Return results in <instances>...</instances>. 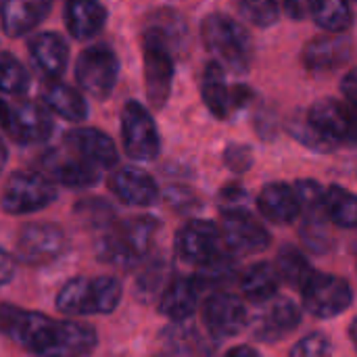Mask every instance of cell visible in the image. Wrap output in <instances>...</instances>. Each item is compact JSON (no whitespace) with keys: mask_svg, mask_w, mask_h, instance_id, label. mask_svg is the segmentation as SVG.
I'll use <instances>...</instances> for the list:
<instances>
[{"mask_svg":"<svg viewBox=\"0 0 357 357\" xmlns=\"http://www.w3.org/2000/svg\"><path fill=\"white\" fill-rule=\"evenodd\" d=\"M161 222L155 215H132L128 220L115 222L98 241L96 255L102 264L134 270L144 264L153 247V238Z\"/></svg>","mask_w":357,"mask_h":357,"instance_id":"obj_2","label":"cell"},{"mask_svg":"<svg viewBox=\"0 0 357 357\" xmlns=\"http://www.w3.org/2000/svg\"><path fill=\"white\" fill-rule=\"evenodd\" d=\"M255 100V90H251L245 84H238L232 92H230V107H249Z\"/></svg>","mask_w":357,"mask_h":357,"instance_id":"obj_47","label":"cell"},{"mask_svg":"<svg viewBox=\"0 0 357 357\" xmlns=\"http://www.w3.org/2000/svg\"><path fill=\"white\" fill-rule=\"evenodd\" d=\"M29 59L46 82H59L69 65V44L54 31L36 33L29 44Z\"/></svg>","mask_w":357,"mask_h":357,"instance_id":"obj_20","label":"cell"},{"mask_svg":"<svg viewBox=\"0 0 357 357\" xmlns=\"http://www.w3.org/2000/svg\"><path fill=\"white\" fill-rule=\"evenodd\" d=\"M255 130H257L259 136L266 138V140L274 138V136H276V121H274V117H272L270 113L261 111L259 115H255Z\"/></svg>","mask_w":357,"mask_h":357,"instance_id":"obj_48","label":"cell"},{"mask_svg":"<svg viewBox=\"0 0 357 357\" xmlns=\"http://www.w3.org/2000/svg\"><path fill=\"white\" fill-rule=\"evenodd\" d=\"M107 186L121 203L130 207H151L159 199L155 178L149 172L132 165L113 169V174L107 180Z\"/></svg>","mask_w":357,"mask_h":357,"instance_id":"obj_18","label":"cell"},{"mask_svg":"<svg viewBox=\"0 0 357 357\" xmlns=\"http://www.w3.org/2000/svg\"><path fill=\"white\" fill-rule=\"evenodd\" d=\"M268 307L257 316L251 326V337L259 343H278L293 335L301 326V310L291 299H276L266 303Z\"/></svg>","mask_w":357,"mask_h":357,"instance_id":"obj_17","label":"cell"},{"mask_svg":"<svg viewBox=\"0 0 357 357\" xmlns=\"http://www.w3.org/2000/svg\"><path fill=\"white\" fill-rule=\"evenodd\" d=\"M6 161H8V151H6V144H4V140L0 138V172L6 167Z\"/></svg>","mask_w":357,"mask_h":357,"instance_id":"obj_52","label":"cell"},{"mask_svg":"<svg viewBox=\"0 0 357 357\" xmlns=\"http://www.w3.org/2000/svg\"><path fill=\"white\" fill-rule=\"evenodd\" d=\"M247 203H249V192L238 184H228L218 192V205H220L222 213L243 211V209H247Z\"/></svg>","mask_w":357,"mask_h":357,"instance_id":"obj_44","label":"cell"},{"mask_svg":"<svg viewBox=\"0 0 357 357\" xmlns=\"http://www.w3.org/2000/svg\"><path fill=\"white\" fill-rule=\"evenodd\" d=\"M142 59H144V82L146 98L153 109H163L172 94L176 75L174 54L153 33H142Z\"/></svg>","mask_w":357,"mask_h":357,"instance_id":"obj_11","label":"cell"},{"mask_svg":"<svg viewBox=\"0 0 357 357\" xmlns=\"http://www.w3.org/2000/svg\"><path fill=\"white\" fill-rule=\"evenodd\" d=\"M282 10L291 17V19H305L310 15V8H307V2H299V0H289L282 4Z\"/></svg>","mask_w":357,"mask_h":357,"instance_id":"obj_50","label":"cell"},{"mask_svg":"<svg viewBox=\"0 0 357 357\" xmlns=\"http://www.w3.org/2000/svg\"><path fill=\"white\" fill-rule=\"evenodd\" d=\"M226 167L234 174H245L253 165V151L247 144H228L222 155Z\"/></svg>","mask_w":357,"mask_h":357,"instance_id":"obj_43","label":"cell"},{"mask_svg":"<svg viewBox=\"0 0 357 357\" xmlns=\"http://www.w3.org/2000/svg\"><path fill=\"white\" fill-rule=\"evenodd\" d=\"M238 282H241L243 297L255 305L270 303L280 289V278L270 261H259V264L249 266L241 274Z\"/></svg>","mask_w":357,"mask_h":357,"instance_id":"obj_27","label":"cell"},{"mask_svg":"<svg viewBox=\"0 0 357 357\" xmlns=\"http://www.w3.org/2000/svg\"><path fill=\"white\" fill-rule=\"evenodd\" d=\"M176 253L184 264L197 266V270L207 266L226 253L220 226L209 220L186 222L176 236Z\"/></svg>","mask_w":357,"mask_h":357,"instance_id":"obj_12","label":"cell"},{"mask_svg":"<svg viewBox=\"0 0 357 357\" xmlns=\"http://www.w3.org/2000/svg\"><path fill=\"white\" fill-rule=\"evenodd\" d=\"M324 213L326 220L339 228L354 230L357 226V199L356 195L343 186H328L324 190Z\"/></svg>","mask_w":357,"mask_h":357,"instance_id":"obj_32","label":"cell"},{"mask_svg":"<svg viewBox=\"0 0 357 357\" xmlns=\"http://www.w3.org/2000/svg\"><path fill=\"white\" fill-rule=\"evenodd\" d=\"M69 155L96 169H111L119 163V153L109 134L98 128H73L63 136Z\"/></svg>","mask_w":357,"mask_h":357,"instance_id":"obj_15","label":"cell"},{"mask_svg":"<svg viewBox=\"0 0 357 357\" xmlns=\"http://www.w3.org/2000/svg\"><path fill=\"white\" fill-rule=\"evenodd\" d=\"M42 107L46 111L50 109L65 121H75V123L84 121L90 113V107H88L86 98L82 96V92L63 82H46L44 84Z\"/></svg>","mask_w":357,"mask_h":357,"instance_id":"obj_26","label":"cell"},{"mask_svg":"<svg viewBox=\"0 0 357 357\" xmlns=\"http://www.w3.org/2000/svg\"><path fill=\"white\" fill-rule=\"evenodd\" d=\"M169 259L165 255H155L144 259L136 276V297L144 303L157 301L163 289L169 284Z\"/></svg>","mask_w":357,"mask_h":357,"instance_id":"obj_31","label":"cell"},{"mask_svg":"<svg viewBox=\"0 0 357 357\" xmlns=\"http://www.w3.org/2000/svg\"><path fill=\"white\" fill-rule=\"evenodd\" d=\"M0 335L31 357H90L96 328L79 320H54L13 303H0Z\"/></svg>","mask_w":357,"mask_h":357,"instance_id":"obj_1","label":"cell"},{"mask_svg":"<svg viewBox=\"0 0 357 357\" xmlns=\"http://www.w3.org/2000/svg\"><path fill=\"white\" fill-rule=\"evenodd\" d=\"M56 201V186L40 172H13L0 192V207L8 215H29Z\"/></svg>","mask_w":357,"mask_h":357,"instance_id":"obj_5","label":"cell"},{"mask_svg":"<svg viewBox=\"0 0 357 357\" xmlns=\"http://www.w3.org/2000/svg\"><path fill=\"white\" fill-rule=\"evenodd\" d=\"M349 339H351V343L356 341V320H354L351 326H349Z\"/></svg>","mask_w":357,"mask_h":357,"instance_id":"obj_53","label":"cell"},{"mask_svg":"<svg viewBox=\"0 0 357 357\" xmlns=\"http://www.w3.org/2000/svg\"><path fill=\"white\" fill-rule=\"evenodd\" d=\"M29 88V71L10 52H0V92L21 96Z\"/></svg>","mask_w":357,"mask_h":357,"instance_id":"obj_37","label":"cell"},{"mask_svg":"<svg viewBox=\"0 0 357 357\" xmlns=\"http://www.w3.org/2000/svg\"><path fill=\"white\" fill-rule=\"evenodd\" d=\"M299 291L303 299V310L318 320H333L354 305L351 284L335 274L312 270Z\"/></svg>","mask_w":357,"mask_h":357,"instance_id":"obj_6","label":"cell"},{"mask_svg":"<svg viewBox=\"0 0 357 357\" xmlns=\"http://www.w3.org/2000/svg\"><path fill=\"white\" fill-rule=\"evenodd\" d=\"M163 341L169 345V349L174 354H192V356L209 354V345L203 343V339L199 337V333L195 328H186V326L167 328V331H163Z\"/></svg>","mask_w":357,"mask_h":357,"instance_id":"obj_39","label":"cell"},{"mask_svg":"<svg viewBox=\"0 0 357 357\" xmlns=\"http://www.w3.org/2000/svg\"><path fill=\"white\" fill-rule=\"evenodd\" d=\"M222 243L228 253L253 255L261 253L272 245V236L266 226L253 218L247 209L222 213Z\"/></svg>","mask_w":357,"mask_h":357,"instance_id":"obj_13","label":"cell"},{"mask_svg":"<svg viewBox=\"0 0 357 357\" xmlns=\"http://www.w3.org/2000/svg\"><path fill=\"white\" fill-rule=\"evenodd\" d=\"M44 167L50 178L65 188H92L102 178V172L92 167L90 163H84L71 155H63L56 151H50L44 157Z\"/></svg>","mask_w":357,"mask_h":357,"instance_id":"obj_24","label":"cell"},{"mask_svg":"<svg viewBox=\"0 0 357 357\" xmlns=\"http://www.w3.org/2000/svg\"><path fill=\"white\" fill-rule=\"evenodd\" d=\"M293 188H295L301 213H305V218L326 215L324 213V188H322L320 182H316V180H299Z\"/></svg>","mask_w":357,"mask_h":357,"instance_id":"obj_41","label":"cell"},{"mask_svg":"<svg viewBox=\"0 0 357 357\" xmlns=\"http://www.w3.org/2000/svg\"><path fill=\"white\" fill-rule=\"evenodd\" d=\"M354 56V40L345 33H322L312 38L301 52L303 65L312 71H333Z\"/></svg>","mask_w":357,"mask_h":357,"instance_id":"obj_19","label":"cell"},{"mask_svg":"<svg viewBox=\"0 0 357 357\" xmlns=\"http://www.w3.org/2000/svg\"><path fill=\"white\" fill-rule=\"evenodd\" d=\"M287 132L299 142L303 144L305 149L314 151V153H322V155H328V153H335L339 149V144L335 140H331L328 136H324L310 119L305 113H293L289 119H287Z\"/></svg>","mask_w":357,"mask_h":357,"instance_id":"obj_34","label":"cell"},{"mask_svg":"<svg viewBox=\"0 0 357 357\" xmlns=\"http://www.w3.org/2000/svg\"><path fill=\"white\" fill-rule=\"evenodd\" d=\"M224 357H261L253 347L249 345H241V347H232L230 351H226Z\"/></svg>","mask_w":357,"mask_h":357,"instance_id":"obj_51","label":"cell"},{"mask_svg":"<svg viewBox=\"0 0 357 357\" xmlns=\"http://www.w3.org/2000/svg\"><path fill=\"white\" fill-rule=\"evenodd\" d=\"M259 213L272 224H293L301 215V207L295 188L287 182H270L257 195Z\"/></svg>","mask_w":357,"mask_h":357,"instance_id":"obj_23","label":"cell"},{"mask_svg":"<svg viewBox=\"0 0 357 357\" xmlns=\"http://www.w3.org/2000/svg\"><path fill=\"white\" fill-rule=\"evenodd\" d=\"M305 115L339 146L356 142V111L349 105L337 98H320L305 111Z\"/></svg>","mask_w":357,"mask_h":357,"instance_id":"obj_16","label":"cell"},{"mask_svg":"<svg viewBox=\"0 0 357 357\" xmlns=\"http://www.w3.org/2000/svg\"><path fill=\"white\" fill-rule=\"evenodd\" d=\"M341 92H343V96L347 98L349 107H351V109H356V105H357V75H356V69H349V71L345 73V77L341 79Z\"/></svg>","mask_w":357,"mask_h":357,"instance_id":"obj_46","label":"cell"},{"mask_svg":"<svg viewBox=\"0 0 357 357\" xmlns=\"http://www.w3.org/2000/svg\"><path fill=\"white\" fill-rule=\"evenodd\" d=\"M107 6L96 0H69L63 10L65 25L75 40H90L107 25Z\"/></svg>","mask_w":357,"mask_h":357,"instance_id":"obj_25","label":"cell"},{"mask_svg":"<svg viewBox=\"0 0 357 357\" xmlns=\"http://www.w3.org/2000/svg\"><path fill=\"white\" fill-rule=\"evenodd\" d=\"M15 276V259L8 251L0 247V289L6 287Z\"/></svg>","mask_w":357,"mask_h":357,"instance_id":"obj_49","label":"cell"},{"mask_svg":"<svg viewBox=\"0 0 357 357\" xmlns=\"http://www.w3.org/2000/svg\"><path fill=\"white\" fill-rule=\"evenodd\" d=\"M146 33H153L157 40H161L172 54L176 52H184L186 44H188V33H186V23L182 19V15L174 8H159L153 10L146 19L144 25Z\"/></svg>","mask_w":357,"mask_h":357,"instance_id":"obj_28","label":"cell"},{"mask_svg":"<svg viewBox=\"0 0 357 357\" xmlns=\"http://www.w3.org/2000/svg\"><path fill=\"white\" fill-rule=\"evenodd\" d=\"M67 245L69 241L61 226L50 222H29L21 226L15 251L21 264L29 268H44L56 261L67 251Z\"/></svg>","mask_w":357,"mask_h":357,"instance_id":"obj_8","label":"cell"},{"mask_svg":"<svg viewBox=\"0 0 357 357\" xmlns=\"http://www.w3.org/2000/svg\"><path fill=\"white\" fill-rule=\"evenodd\" d=\"M310 17L326 33H343L354 23V6L345 0H314L307 2Z\"/></svg>","mask_w":357,"mask_h":357,"instance_id":"obj_30","label":"cell"},{"mask_svg":"<svg viewBox=\"0 0 357 357\" xmlns=\"http://www.w3.org/2000/svg\"><path fill=\"white\" fill-rule=\"evenodd\" d=\"M0 128L17 144H40L54 132V121L40 102L19 100L8 105L0 98Z\"/></svg>","mask_w":357,"mask_h":357,"instance_id":"obj_10","label":"cell"},{"mask_svg":"<svg viewBox=\"0 0 357 357\" xmlns=\"http://www.w3.org/2000/svg\"><path fill=\"white\" fill-rule=\"evenodd\" d=\"M238 13L255 27H272L280 19V6L274 0H243Z\"/></svg>","mask_w":357,"mask_h":357,"instance_id":"obj_40","label":"cell"},{"mask_svg":"<svg viewBox=\"0 0 357 357\" xmlns=\"http://www.w3.org/2000/svg\"><path fill=\"white\" fill-rule=\"evenodd\" d=\"M75 218L86 226V228H92V230H107L111 228L117 220V211L115 207L105 201V199H82L75 209H73Z\"/></svg>","mask_w":357,"mask_h":357,"instance_id":"obj_36","label":"cell"},{"mask_svg":"<svg viewBox=\"0 0 357 357\" xmlns=\"http://www.w3.org/2000/svg\"><path fill=\"white\" fill-rule=\"evenodd\" d=\"M123 297V284L115 276H75L54 297L59 314L69 318L113 314Z\"/></svg>","mask_w":357,"mask_h":357,"instance_id":"obj_3","label":"cell"},{"mask_svg":"<svg viewBox=\"0 0 357 357\" xmlns=\"http://www.w3.org/2000/svg\"><path fill=\"white\" fill-rule=\"evenodd\" d=\"M201 96L215 119L230 115V90L226 86V71L218 61H209L201 75Z\"/></svg>","mask_w":357,"mask_h":357,"instance_id":"obj_29","label":"cell"},{"mask_svg":"<svg viewBox=\"0 0 357 357\" xmlns=\"http://www.w3.org/2000/svg\"><path fill=\"white\" fill-rule=\"evenodd\" d=\"M280 282H287L295 289H301V284L305 282V278L312 274V266L307 261V257L303 255V251H299L297 247L293 245H284L278 255H276V261L272 264Z\"/></svg>","mask_w":357,"mask_h":357,"instance_id":"obj_35","label":"cell"},{"mask_svg":"<svg viewBox=\"0 0 357 357\" xmlns=\"http://www.w3.org/2000/svg\"><path fill=\"white\" fill-rule=\"evenodd\" d=\"M121 144L130 159L134 161H155L161 151L159 128L151 115V111L140 102L130 98L121 107Z\"/></svg>","mask_w":357,"mask_h":357,"instance_id":"obj_7","label":"cell"},{"mask_svg":"<svg viewBox=\"0 0 357 357\" xmlns=\"http://www.w3.org/2000/svg\"><path fill=\"white\" fill-rule=\"evenodd\" d=\"M199 287L188 276L172 278L169 284L163 289V293L157 299V310L172 322H186L195 316L199 305Z\"/></svg>","mask_w":357,"mask_h":357,"instance_id":"obj_21","label":"cell"},{"mask_svg":"<svg viewBox=\"0 0 357 357\" xmlns=\"http://www.w3.org/2000/svg\"><path fill=\"white\" fill-rule=\"evenodd\" d=\"M301 243L307 251L316 255H324L333 251L335 238L328 230V220L326 215H316V218H303L301 230H299Z\"/></svg>","mask_w":357,"mask_h":357,"instance_id":"obj_38","label":"cell"},{"mask_svg":"<svg viewBox=\"0 0 357 357\" xmlns=\"http://www.w3.org/2000/svg\"><path fill=\"white\" fill-rule=\"evenodd\" d=\"M249 322V312L241 297L218 291L211 293L203 303V324L213 339H232Z\"/></svg>","mask_w":357,"mask_h":357,"instance_id":"obj_14","label":"cell"},{"mask_svg":"<svg viewBox=\"0 0 357 357\" xmlns=\"http://www.w3.org/2000/svg\"><path fill=\"white\" fill-rule=\"evenodd\" d=\"M52 10L48 0H6L0 4L2 29L10 38H21L36 29Z\"/></svg>","mask_w":357,"mask_h":357,"instance_id":"obj_22","label":"cell"},{"mask_svg":"<svg viewBox=\"0 0 357 357\" xmlns=\"http://www.w3.org/2000/svg\"><path fill=\"white\" fill-rule=\"evenodd\" d=\"M119 79V59L107 44L84 48L75 61V82L84 92L102 100L111 96Z\"/></svg>","mask_w":357,"mask_h":357,"instance_id":"obj_9","label":"cell"},{"mask_svg":"<svg viewBox=\"0 0 357 357\" xmlns=\"http://www.w3.org/2000/svg\"><path fill=\"white\" fill-rule=\"evenodd\" d=\"M333 356V343L324 333H312L303 339H299L291 351L289 357H331Z\"/></svg>","mask_w":357,"mask_h":357,"instance_id":"obj_42","label":"cell"},{"mask_svg":"<svg viewBox=\"0 0 357 357\" xmlns=\"http://www.w3.org/2000/svg\"><path fill=\"white\" fill-rule=\"evenodd\" d=\"M165 197H167L169 205H172L174 209H178V211H192V209L199 207V199H197V197L192 195V190H188V188L172 186V188H167Z\"/></svg>","mask_w":357,"mask_h":357,"instance_id":"obj_45","label":"cell"},{"mask_svg":"<svg viewBox=\"0 0 357 357\" xmlns=\"http://www.w3.org/2000/svg\"><path fill=\"white\" fill-rule=\"evenodd\" d=\"M201 38L218 63L236 73H247L255 61V44L245 25L224 13H211L201 21Z\"/></svg>","mask_w":357,"mask_h":357,"instance_id":"obj_4","label":"cell"},{"mask_svg":"<svg viewBox=\"0 0 357 357\" xmlns=\"http://www.w3.org/2000/svg\"><path fill=\"white\" fill-rule=\"evenodd\" d=\"M238 276V264L236 257L232 253H222L220 257H215L213 261H209L207 266L199 268L197 274L192 276V280L197 282L199 291H207L211 289L213 293H218L220 289L228 287L232 280H236Z\"/></svg>","mask_w":357,"mask_h":357,"instance_id":"obj_33","label":"cell"},{"mask_svg":"<svg viewBox=\"0 0 357 357\" xmlns=\"http://www.w3.org/2000/svg\"><path fill=\"white\" fill-rule=\"evenodd\" d=\"M159 357H172V356H159Z\"/></svg>","mask_w":357,"mask_h":357,"instance_id":"obj_54","label":"cell"}]
</instances>
